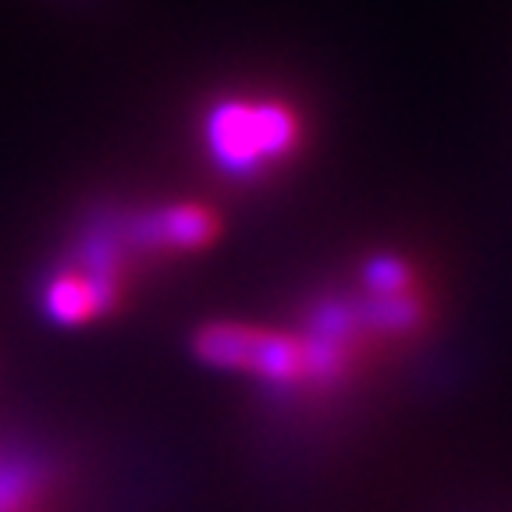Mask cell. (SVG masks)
I'll return each instance as SVG.
<instances>
[{
    "label": "cell",
    "mask_w": 512,
    "mask_h": 512,
    "mask_svg": "<svg viewBox=\"0 0 512 512\" xmlns=\"http://www.w3.org/2000/svg\"><path fill=\"white\" fill-rule=\"evenodd\" d=\"M296 143V121L274 104H221L207 118V146L217 168L232 178H253L256 171L285 157Z\"/></svg>",
    "instance_id": "1"
},
{
    "label": "cell",
    "mask_w": 512,
    "mask_h": 512,
    "mask_svg": "<svg viewBox=\"0 0 512 512\" xmlns=\"http://www.w3.org/2000/svg\"><path fill=\"white\" fill-rule=\"evenodd\" d=\"M192 352L210 367L246 370L264 377L267 388H296L303 381V345L299 338L242 324H207L192 335Z\"/></svg>",
    "instance_id": "2"
},
{
    "label": "cell",
    "mask_w": 512,
    "mask_h": 512,
    "mask_svg": "<svg viewBox=\"0 0 512 512\" xmlns=\"http://www.w3.org/2000/svg\"><path fill=\"white\" fill-rule=\"evenodd\" d=\"M214 235V217L200 207H121V239L132 253H164V249H196Z\"/></svg>",
    "instance_id": "3"
},
{
    "label": "cell",
    "mask_w": 512,
    "mask_h": 512,
    "mask_svg": "<svg viewBox=\"0 0 512 512\" xmlns=\"http://www.w3.org/2000/svg\"><path fill=\"white\" fill-rule=\"evenodd\" d=\"M57 473L50 452L32 445L0 448V512H22Z\"/></svg>",
    "instance_id": "4"
},
{
    "label": "cell",
    "mask_w": 512,
    "mask_h": 512,
    "mask_svg": "<svg viewBox=\"0 0 512 512\" xmlns=\"http://www.w3.org/2000/svg\"><path fill=\"white\" fill-rule=\"evenodd\" d=\"M36 299H40V310L47 313V320L64 324V328H68V324H82V320L100 313V303H96L93 288L86 285V278L64 264H54L43 274Z\"/></svg>",
    "instance_id": "5"
},
{
    "label": "cell",
    "mask_w": 512,
    "mask_h": 512,
    "mask_svg": "<svg viewBox=\"0 0 512 512\" xmlns=\"http://www.w3.org/2000/svg\"><path fill=\"white\" fill-rule=\"evenodd\" d=\"M363 281H367V292H374V296H395V292L409 288V271L395 256H374L363 271Z\"/></svg>",
    "instance_id": "6"
}]
</instances>
